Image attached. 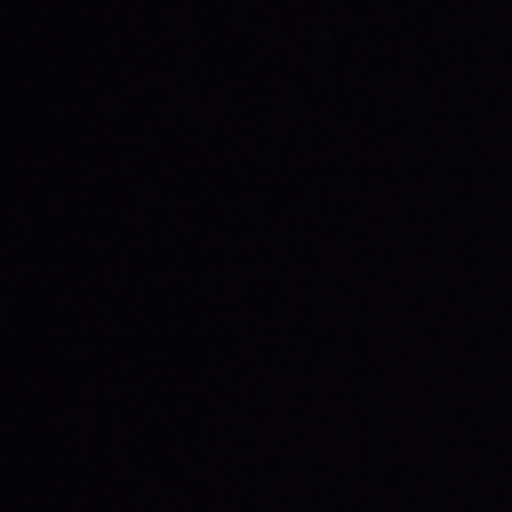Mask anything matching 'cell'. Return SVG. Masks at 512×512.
I'll use <instances>...</instances> for the list:
<instances>
[]
</instances>
